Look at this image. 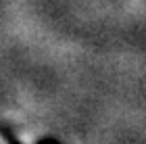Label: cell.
<instances>
[{"instance_id": "1", "label": "cell", "mask_w": 146, "mask_h": 144, "mask_svg": "<svg viewBox=\"0 0 146 144\" xmlns=\"http://www.w3.org/2000/svg\"><path fill=\"white\" fill-rule=\"evenodd\" d=\"M4 134H6V138H9V142H11V144H19V142H17L15 138H13V136H11L9 132H4ZM38 144H58V140H54V138H44V140H40Z\"/></svg>"}]
</instances>
